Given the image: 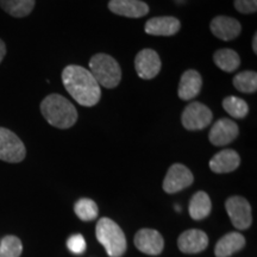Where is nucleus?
<instances>
[{
	"label": "nucleus",
	"mask_w": 257,
	"mask_h": 257,
	"mask_svg": "<svg viewBox=\"0 0 257 257\" xmlns=\"http://www.w3.org/2000/svg\"><path fill=\"white\" fill-rule=\"evenodd\" d=\"M62 82L67 92L80 105L92 107L100 100V86L91 72L81 66H67L62 72Z\"/></svg>",
	"instance_id": "obj_1"
},
{
	"label": "nucleus",
	"mask_w": 257,
	"mask_h": 257,
	"mask_svg": "<svg viewBox=\"0 0 257 257\" xmlns=\"http://www.w3.org/2000/svg\"><path fill=\"white\" fill-rule=\"evenodd\" d=\"M41 113L57 128H69L78 120V111L68 99L60 94H50L41 102Z\"/></svg>",
	"instance_id": "obj_2"
},
{
	"label": "nucleus",
	"mask_w": 257,
	"mask_h": 257,
	"mask_svg": "<svg viewBox=\"0 0 257 257\" xmlns=\"http://www.w3.org/2000/svg\"><path fill=\"white\" fill-rule=\"evenodd\" d=\"M98 242L104 246L110 257H121L126 251V237L119 225L110 218H100L95 227Z\"/></svg>",
	"instance_id": "obj_3"
},
{
	"label": "nucleus",
	"mask_w": 257,
	"mask_h": 257,
	"mask_svg": "<svg viewBox=\"0 0 257 257\" xmlns=\"http://www.w3.org/2000/svg\"><path fill=\"white\" fill-rule=\"evenodd\" d=\"M91 74L99 86L105 88H114L121 80L119 63L107 54H95L89 61Z\"/></svg>",
	"instance_id": "obj_4"
},
{
	"label": "nucleus",
	"mask_w": 257,
	"mask_h": 257,
	"mask_svg": "<svg viewBox=\"0 0 257 257\" xmlns=\"http://www.w3.org/2000/svg\"><path fill=\"white\" fill-rule=\"evenodd\" d=\"M27 156L24 143L15 133L0 127V160L9 163H19Z\"/></svg>",
	"instance_id": "obj_5"
},
{
	"label": "nucleus",
	"mask_w": 257,
	"mask_h": 257,
	"mask_svg": "<svg viewBox=\"0 0 257 257\" xmlns=\"http://www.w3.org/2000/svg\"><path fill=\"white\" fill-rule=\"evenodd\" d=\"M227 214L231 223L236 229L246 230L252 224L251 206L249 201L243 197H230L225 202Z\"/></svg>",
	"instance_id": "obj_6"
},
{
	"label": "nucleus",
	"mask_w": 257,
	"mask_h": 257,
	"mask_svg": "<svg viewBox=\"0 0 257 257\" xmlns=\"http://www.w3.org/2000/svg\"><path fill=\"white\" fill-rule=\"evenodd\" d=\"M213 119L212 111L200 102H191L182 112L181 123L186 130L195 131L207 127Z\"/></svg>",
	"instance_id": "obj_7"
},
{
	"label": "nucleus",
	"mask_w": 257,
	"mask_h": 257,
	"mask_svg": "<svg viewBox=\"0 0 257 257\" xmlns=\"http://www.w3.org/2000/svg\"><path fill=\"white\" fill-rule=\"evenodd\" d=\"M194 181V176L187 167L181 163H175L167 172L163 180V191L168 194H174L189 187Z\"/></svg>",
	"instance_id": "obj_8"
},
{
	"label": "nucleus",
	"mask_w": 257,
	"mask_h": 257,
	"mask_svg": "<svg viewBox=\"0 0 257 257\" xmlns=\"http://www.w3.org/2000/svg\"><path fill=\"white\" fill-rule=\"evenodd\" d=\"M135 246L141 252L150 256H157L163 251L165 239L162 234L154 229H141L135 236Z\"/></svg>",
	"instance_id": "obj_9"
},
{
	"label": "nucleus",
	"mask_w": 257,
	"mask_h": 257,
	"mask_svg": "<svg viewBox=\"0 0 257 257\" xmlns=\"http://www.w3.org/2000/svg\"><path fill=\"white\" fill-rule=\"evenodd\" d=\"M239 134L238 125L229 118L217 120L208 134V140L216 147H224L232 143Z\"/></svg>",
	"instance_id": "obj_10"
},
{
	"label": "nucleus",
	"mask_w": 257,
	"mask_h": 257,
	"mask_svg": "<svg viewBox=\"0 0 257 257\" xmlns=\"http://www.w3.org/2000/svg\"><path fill=\"white\" fill-rule=\"evenodd\" d=\"M135 68L141 79L152 80L161 70V60L159 54L153 49H143L136 55Z\"/></svg>",
	"instance_id": "obj_11"
},
{
	"label": "nucleus",
	"mask_w": 257,
	"mask_h": 257,
	"mask_svg": "<svg viewBox=\"0 0 257 257\" xmlns=\"http://www.w3.org/2000/svg\"><path fill=\"white\" fill-rule=\"evenodd\" d=\"M211 32L221 41H231L239 36L242 25L237 19L227 16H217L211 21Z\"/></svg>",
	"instance_id": "obj_12"
},
{
	"label": "nucleus",
	"mask_w": 257,
	"mask_h": 257,
	"mask_svg": "<svg viewBox=\"0 0 257 257\" xmlns=\"http://www.w3.org/2000/svg\"><path fill=\"white\" fill-rule=\"evenodd\" d=\"M208 245V237L204 231L191 229L180 234L178 246L185 253H199Z\"/></svg>",
	"instance_id": "obj_13"
},
{
	"label": "nucleus",
	"mask_w": 257,
	"mask_h": 257,
	"mask_svg": "<svg viewBox=\"0 0 257 257\" xmlns=\"http://www.w3.org/2000/svg\"><path fill=\"white\" fill-rule=\"evenodd\" d=\"M108 10L127 18H142L149 14V6L142 0H110Z\"/></svg>",
	"instance_id": "obj_14"
},
{
	"label": "nucleus",
	"mask_w": 257,
	"mask_h": 257,
	"mask_svg": "<svg viewBox=\"0 0 257 257\" xmlns=\"http://www.w3.org/2000/svg\"><path fill=\"white\" fill-rule=\"evenodd\" d=\"M181 23L178 18L175 17H155L149 19L146 23L144 30L148 35H153V36H173V35L178 34Z\"/></svg>",
	"instance_id": "obj_15"
},
{
	"label": "nucleus",
	"mask_w": 257,
	"mask_h": 257,
	"mask_svg": "<svg viewBox=\"0 0 257 257\" xmlns=\"http://www.w3.org/2000/svg\"><path fill=\"white\" fill-rule=\"evenodd\" d=\"M240 165L238 153L232 149H224L216 154L210 161V168L217 174H225L236 170Z\"/></svg>",
	"instance_id": "obj_16"
},
{
	"label": "nucleus",
	"mask_w": 257,
	"mask_h": 257,
	"mask_svg": "<svg viewBox=\"0 0 257 257\" xmlns=\"http://www.w3.org/2000/svg\"><path fill=\"white\" fill-rule=\"evenodd\" d=\"M202 78L199 72L194 69L186 70L182 74L179 83V96L182 100H192L201 91Z\"/></svg>",
	"instance_id": "obj_17"
},
{
	"label": "nucleus",
	"mask_w": 257,
	"mask_h": 257,
	"mask_svg": "<svg viewBox=\"0 0 257 257\" xmlns=\"http://www.w3.org/2000/svg\"><path fill=\"white\" fill-rule=\"evenodd\" d=\"M245 245V238L239 232H230L218 240L214 248L217 257H229L238 252Z\"/></svg>",
	"instance_id": "obj_18"
},
{
	"label": "nucleus",
	"mask_w": 257,
	"mask_h": 257,
	"mask_svg": "<svg viewBox=\"0 0 257 257\" xmlns=\"http://www.w3.org/2000/svg\"><path fill=\"white\" fill-rule=\"evenodd\" d=\"M212 202L207 193L199 191L193 195L189 201V216L194 220H201L211 213Z\"/></svg>",
	"instance_id": "obj_19"
},
{
	"label": "nucleus",
	"mask_w": 257,
	"mask_h": 257,
	"mask_svg": "<svg viewBox=\"0 0 257 257\" xmlns=\"http://www.w3.org/2000/svg\"><path fill=\"white\" fill-rule=\"evenodd\" d=\"M0 8L16 18H24L32 12L35 0H0Z\"/></svg>",
	"instance_id": "obj_20"
},
{
	"label": "nucleus",
	"mask_w": 257,
	"mask_h": 257,
	"mask_svg": "<svg viewBox=\"0 0 257 257\" xmlns=\"http://www.w3.org/2000/svg\"><path fill=\"white\" fill-rule=\"evenodd\" d=\"M213 61L218 68L226 73H232L240 66V57L232 49H219L213 54Z\"/></svg>",
	"instance_id": "obj_21"
},
{
	"label": "nucleus",
	"mask_w": 257,
	"mask_h": 257,
	"mask_svg": "<svg viewBox=\"0 0 257 257\" xmlns=\"http://www.w3.org/2000/svg\"><path fill=\"white\" fill-rule=\"evenodd\" d=\"M224 110L234 119H243L249 112V106L238 96H226L223 100Z\"/></svg>",
	"instance_id": "obj_22"
},
{
	"label": "nucleus",
	"mask_w": 257,
	"mask_h": 257,
	"mask_svg": "<svg viewBox=\"0 0 257 257\" xmlns=\"http://www.w3.org/2000/svg\"><path fill=\"white\" fill-rule=\"evenodd\" d=\"M74 212H75L76 216L81 220L91 221L98 217L99 208L98 205L95 204V201H93L92 199L82 198L75 202V205H74Z\"/></svg>",
	"instance_id": "obj_23"
},
{
	"label": "nucleus",
	"mask_w": 257,
	"mask_h": 257,
	"mask_svg": "<svg viewBox=\"0 0 257 257\" xmlns=\"http://www.w3.org/2000/svg\"><path fill=\"white\" fill-rule=\"evenodd\" d=\"M233 86L242 93H255L257 89V74L252 70L238 73L234 76Z\"/></svg>",
	"instance_id": "obj_24"
},
{
	"label": "nucleus",
	"mask_w": 257,
	"mask_h": 257,
	"mask_svg": "<svg viewBox=\"0 0 257 257\" xmlns=\"http://www.w3.org/2000/svg\"><path fill=\"white\" fill-rule=\"evenodd\" d=\"M23 252V244L18 237L5 236L0 240V257H19Z\"/></svg>",
	"instance_id": "obj_25"
},
{
	"label": "nucleus",
	"mask_w": 257,
	"mask_h": 257,
	"mask_svg": "<svg viewBox=\"0 0 257 257\" xmlns=\"http://www.w3.org/2000/svg\"><path fill=\"white\" fill-rule=\"evenodd\" d=\"M67 246H68L69 251L73 252L74 255H81V253L85 252L87 245H86V240L82 234L76 233L69 237L68 240H67Z\"/></svg>",
	"instance_id": "obj_26"
},
{
	"label": "nucleus",
	"mask_w": 257,
	"mask_h": 257,
	"mask_svg": "<svg viewBox=\"0 0 257 257\" xmlns=\"http://www.w3.org/2000/svg\"><path fill=\"white\" fill-rule=\"evenodd\" d=\"M234 8L240 14L249 15L257 11V0H234Z\"/></svg>",
	"instance_id": "obj_27"
},
{
	"label": "nucleus",
	"mask_w": 257,
	"mask_h": 257,
	"mask_svg": "<svg viewBox=\"0 0 257 257\" xmlns=\"http://www.w3.org/2000/svg\"><path fill=\"white\" fill-rule=\"evenodd\" d=\"M5 55H6V46H5L4 41L0 40V63L3 62Z\"/></svg>",
	"instance_id": "obj_28"
},
{
	"label": "nucleus",
	"mask_w": 257,
	"mask_h": 257,
	"mask_svg": "<svg viewBox=\"0 0 257 257\" xmlns=\"http://www.w3.org/2000/svg\"><path fill=\"white\" fill-rule=\"evenodd\" d=\"M252 49L256 54L257 53V34H255V36H253V38H252Z\"/></svg>",
	"instance_id": "obj_29"
}]
</instances>
